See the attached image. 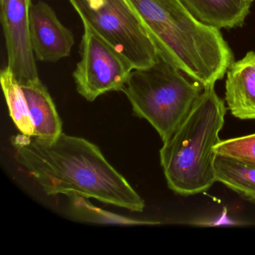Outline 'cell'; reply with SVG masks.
<instances>
[{"mask_svg":"<svg viewBox=\"0 0 255 255\" xmlns=\"http://www.w3.org/2000/svg\"><path fill=\"white\" fill-rule=\"evenodd\" d=\"M15 158L48 195H81L132 212L144 201L96 144L61 133L52 139L17 134L11 140Z\"/></svg>","mask_w":255,"mask_h":255,"instance_id":"6da1fadb","label":"cell"},{"mask_svg":"<svg viewBox=\"0 0 255 255\" xmlns=\"http://www.w3.org/2000/svg\"><path fill=\"white\" fill-rule=\"evenodd\" d=\"M128 2L162 59L204 89L223 78L234 54L219 29L197 20L179 0Z\"/></svg>","mask_w":255,"mask_h":255,"instance_id":"7a4b0ae2","label":"cell"},{"mask_svg":"<svg viewBox=\"0 0 255 255\" xmlns=\"http://www.w3.org/2000/svg\"><path fill=\"white\" fill-rule=\"evenodd\" d=\"M226 107L214 86L204 89L192 110L159 151L167 183L179 195L208 190L216 182L214 161Z\"/></svg>","mask_w":255,"mask_h":255,"instance_id":"3957f363","label":"cell"},{"mask_svg":"<svg viewBox=\"0 0 255 255\" xmlns=\"http://www.w3.org/2000/svg\"><path fill=\"white\" fill-rule=\"evenodd\" d=\"M158 56L153 65L133 69L122 92L134 114L147 120L163 142L189 114L204 88Z\"/></svg>","mask_w":255,"mask_h":255,"instance_id":"277c9868","label":"cell"},{"mask_svg":"<svg viewBox=\"0 0 255 255\" xmlns=\"http://www.w3.org/2000/svg\"><path fill=\"white\" fill-rule=\"evenodd\" d=\"M87 23L132 64L145 68L157 60L156 47L128 0H69Z\"/></svg>","mask_w":255,"mask_h":255,"instance_id":"5b68a950","label":"cell"},{"mask_svg":"<svg viewBox=\"0 0 255 255\" xmlns=\"http://www.w3.org/2000/svg\"><path fill=\"white\" fill-rule=\"evenodd\" d=\"M83 23L81 59L73 76L78 93L92 102L107 92H122L134 68L124 55L87 23Z\"/></svg>","mask_w":255,"mask_h":255,"instance_id":"8992f818","label":"cell"},{"mask_svg":"<svg viewBox=\"0 0 255 255\" xmlns=\"http://www.w3.org/2000/svg\"><path fill=\"white\" fill-rule=\"evenodd\" d=\"M8 65L20 85L38 78L31 42V0H0Z\"/></svg>","mask_w":255,"mask_h":255,"instance_id":"52a82bcc","label":"cell"},{"mask_svg":"<svg viewBox=\"0 0 255 255\" xmlns=\"http://www.w3.org/2000/svg\"><path fill=\"white\" fill-rule=\"evenodd\" d=\"M30 35L35 58L41 62H56L71 54L74 37L46 2L32 4L29 10Z\"/></svg>","mask_w":255,"mask_h":255,"instance_id":"ba28073f","label":"cell"},{"mask_svg":"<svg viewBox=\"0 0 255 255\" xmlns=\"http://www.w3.org/2000/svg\"><path fill=\"white\" fill-rule=\"evenodd\" d=\"M225 101L235 118L255 120V52L233 62L227 71Z\"/></svg>","mask_w":255,"mask_h":255,"instance_id":"9c48e42d","label":"cell"},{"mask_svg":"<svg viewBox=\"0 0 255 255\" xmlns=\"http://www.w3.org/2000/svg\"><path fill=\"white\" fill-rule=\"evenodd\" d=\"M180 3L204 24L217 29L242 26L250 11L248 0H179Z\"/></svg>","mask_w":255,"mask_h":255,"instance_id":"30bf717a","label":"cell"},{"mask_svg":"<svg viewBox=\"0 0 255 255\" xmlns=\"http://www.w3.org/2000/svg\"><path fill=\"white\" fill-rule=\"evenodd\" d=\"M35 125V135L52 139L62 133V123L47 88L39 78L20 85Z\"/></svg>","mask_w":255,"mask_h":255,"instance_id":"8fae6325","label":"cell"},{"mask_svg":"<svg viewBox=\"0 0 255 255\" xmlns=\"http://www.w3.org/2000/svg\"><path fill=\"white\" fill-rule=\"evenodd\" d=\"M214 170L216 181L255 203V165L216 153Z\"/></svg>","mask_w":255,"mask_h":255,"instance_id":"7c38bea8","label":"cell"},{"mask_svg":"<svg viewBox=\"0 0 255 255\" xmlns=\"http://www.w3.org/2000/svg\"><path fill=\"white\" fill-rule=\"evenodd\" d=\"M0 81L9 114L14 125L21 133L35 135V125L29 113L27 103L20 83L8 66L1 71Z\"/></svg>","mask_w":255,"mask_h":255,"instance_id":"4fadbf2b","label":"cell"},{"mask_svg":"<svg viewBox=\"0 0 255 255\" xmlns=\"http://www.w3.org/2000/svg\"><path fill=\"white\" fill-rule=\"evenodd\" d=\"M70 199V210L72 216L79 220L97 224L108 225H155L156 222L136 220L130 218L125 217L106 211L103 209L94 206L87 201L86 197L71 194L68 195Z\"/></svg>","mask_w":255,"mask_h":255,"instance_id":"5bb4252c","label":"cell"},{"mask_svg":"<svg viewBox=\"0 0 255 255\" xmlns=\"http://www.w3.org/2000/svg\"><path fill=\"white\" fill-rule=\"evenodd\" d=\"M215 150L219 154L255 165V133L221 141Z\"/></svg>","mask_w":255,"mask_h":255,"instance_id":"9a60e30c","label":"cell"},{"mask_svg":"<svg viewBox=\"0 0 255 255\" xmlns=\"http://www.w3.org/2000/svg\"><path fill=\"white\" fill-rule=\"evenodd\" d=\"M248 1H250V2H252V1H255V0H248Z\"/></svg>","mask_w":255,"mask_h":255,"instance_id":"2e32d148","label":"cell"}]
</instances>
